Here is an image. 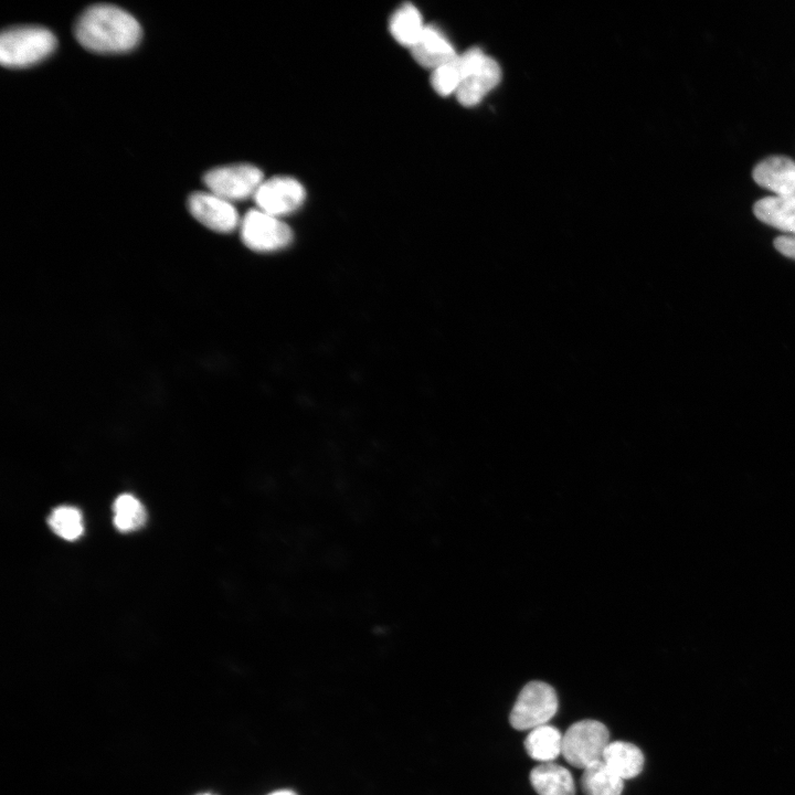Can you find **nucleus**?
Listing matches in <instances>:
<instances>
[{"instance_id":"f257e3e1","label":"nucleus","mask_w":795,"mask_h":795,"mask_svg":"<svg viewBox=\"0 0 795 795\" xmlns=\"http://www.w3.org/2000/svg\"><path fill=\"white\" fill-rule=\"evenodd\" d=\"M74 33L85 49L97 53H119L135 47L141 36L138 21L113 4H94L77 19Z\"/></svg>"},{"instance_id":"f03ea898","label":"nucleus","mask_w":795,"mask_h":795,"mask_svg":"<svg viewBox=\"0 0 795 795\" xmlns=\"http://www.w3.org/2000/svg\"><path fill=\"white\" fill-rule=\"evenodd\" d=\"M55 46V35L46 28H8L0 36V62L6 67H26L47 57Z\"/></svg>"},{"instance_id":"7ed1b4c3","label":"nucleus","mask_w":795,"mask_h":795,"mask_svg":"<svg viewBox=\"0 0 795 795\" xmlns=\"http://www.w3.org/2000/svg\"><path fill=\"white\" fill-rule=\"evenodd\" d=\"M462 78L456 92L457 100L466 107L478 105L501 80L499 64L480 49L471 47L458 54Z\"/></svg>"},{"instance_id":"20e7f679","label":"nucleus","mask_w":795,"mask_h":795,"mask_svg":"<svg viewBox=\"0 0 795 795\" xmlns=\"http://www.w3.org/2000/svg\"><path fill=\"white\" fill-rule=\"evenodd\" d=\"M610 743L607 728L596 720H581L563 734L562 755L566 762L577 768L602 760L603 753Z\"/></svg>"},{"instance_id":"39448f33","label":"nucleus","mask_w":795,"mask_h":795,"mask_svg":"<svg viewBox=\"0 0 795 795\" xmlns=\"http://www.w3.org/2000/svg\"><path fill=\"white\" fill-rule=\"evenodd\" d=\"M558 696L553 687L543 681H530L519 692L509 716L516 730H532L547 724L558 711Z\"/></svg>"},{"instance_id":"423d86ee","label":"nucleus","mask_w":795,"mask_h":795,"mask_svg":"<svg viewBox=\"0 0 795 795\" xmlns=\"http://www.w3.org/2000/svg\"><path fill=\"white\" fill-rule=\"evenodd\" d=\"M244 245L258 253H269L288 246L293 240L290 227L279 218L252 209L240 223Z\"/></svg>"},{"instance_id":"0eeeda50","label":"nucleus","mask_w":795,"mask_h":795,"mask_svg":"<svg viewBox=\"0 0 795 795\" xmlns=\"http://www.w3.org/2000/svg\"><path fill=\"white\" fill-rule=\"evenodd\" d=\"M203 181L210 192L231 202L254 197L264 177L253 165L235 163L211 169Z\"/></svg>"},{"instance_id":"6e6552de","label":"nucleus","mask_w":795,"mask_h":795,"mask_svg":"<svg viewBox=\"0 0 795 795\" xmlns=\"http://www.w3.org/2000/svg\"><path fill=\"white\" fill-rule=\"evenodd\" d=\"M253 198L258 210L280 219L303 205L306 191L295 178L278 176L264 180Z\"/></svg>"},{"instance_id":"1a4fd4ad","label":"nucleus","mask_w":795,"mask_h":795,"mask_svg":"<svg viewBox=\"0 0 795 795\" xmlns=\"http://www.w3.org/2000/svg\"><path fill=\"white\" fill-rule=\"evenodd\" d=\"M192 216L209 230L230 233L241 220L232 203L212 192H194L188 199Z\"/></svg>"},{"instance_id":"9d476101","label":"nucleus","mask_w":795,"mask_h":795,"mask_svg":"<svg viewBox=\"0 0 795 795\" xmlns=\"http://www.w3.org/2000/svg\"><path fill=\"white\" fill-rule=\"evenodd\" d=\"M754 181L777 197L795 199V161L785 156H771L753 169Z\"/></svg>"},{"instance_id":"9b49d317","label":"nucleus","mask_w":795,"mask_h":795,"mask_svg":"<svg viewBox=\"0 0 795 795\" xmlns=\"http://www.w3.org/2000/svg\"><path fill=\"white\" fill-rule=\"evenodd\" d=\"M411 52L421 66L432 71L458 55L449 40L434 25H425Z\"/></svg>"},{"instance_id":"f8f14e48","label":"nucleus","mask_w":795,"mask_h":795,"mask_svg":"<svg viewBox=\"0 0 795 795\" xmlns=\"http://www.w3.org/2000/svg\"><path fill=\"white\" fill-rule=\"evenodd\" d=\"M530 782L539 795H574L575 785L570 771L548 762L532 768Z\"/></svg>"},{"instance_id":"ddd939ff","label":"nucleus","mask_w":795,"mask_h":795,"mask_svg":"<svg viewBox=\"0 0 795 795\" xmlns=\"http://www.w3.org/2000/svg\"><path fill=\"white\" fill-rule=\"evenodd\" d=\"M753 212L763 223L795 235V199L765 197L754 203Z\"/></svg>"},{"instance_id":"4468645a","label":"nucleus","mask_w":795,"mask_h":795,"mask_svg":"<svg viewBox=\"0 0 795 795\" xmlns=\"http://www.w3.org/2000/svg\"><path fill=\"white\" fill-rule=\"evenodd\" d=\"M602 760L622 780L636 777L644 767V754L638 746L624 741L610 742Z\"/></svg>"},{"instance_id":"2eb2a0df","label":"nucleus","mask_w":795,"mask_h":795,"mask_svg":"<svg viewBox=\"0 0 795 795\" xmlns=\"http://www.w3.org/2000/svg\"><path fill=\"white\" fill-rule=\"evenodd\" d=\"M389 29L396 42L411 50L423 33L425 24L418 9L405 2L392 13Z\"/></svg>"},{"instance_id":"dca6fc26","label":"nucleus","mask_w":795,"mask_h":795,"mask_svg":"<svg viewBox=\"0 0 795 795\" xmlns=\"http://www.w3.org/2000/svg\"><path fill=\"white\" fill-rule=\"evenodd\" d=\"M562 739L563 734L547 723L530 730L523 745L531 759L548 763L562 753Z\"/></svg>"},{"instance_id":"f3484780","label":"nucleus","mask_w":795,"mask_h":795,"mask_svg":"<svg viewBox=\"0 0 795 795\" xmlns=\"http://www.w3.org/2000/svg\"><path fill=\"white\" fill-rule=\"evenodd\" d=\"M580 784L585 795H621L624 785L623 780L603 760L583 768Z\"/></svg>"},{"instance_id":"a211bd4d","label":"nucleus","mask_w":795,"mask_h":795,"mask_svg":"<svg viewBox=\"0 0 795 795\" xmlns=\"http://www.w3.org/2000/svg\"><path fill=\"white\" fill-rule=\"evenodd\" d=\"M114 524L121 532L140 528L147 518L142 504L132 495L118 496L113 506Z\"/></svg>"},{"instance_id":"6ab92c4d","label":"nucleus","mask_w":795,"mask_h":795,"mask_svg":"<svg viewBox=\"0 0 795 795\" xmlns=\"http://www.w3.org/2000/svg\"><path fill=\"white\" fill-rule=\"evenodd\" d=\"M52 531L64 540L73 541L84 531L81 511L72 506H60L47 518Z\"/></svg>"},{"instance_id":"aec40b11","label":"nucleus","mask_w":795,"mask_h":795,"mask_svg":"<svg viewBox=\"0 0 795 795\" xmlns=\"http://www.w3.org/2000/svg\"><path fill=\"white\" fill-rule=\"evenodd\" d=\"M457 56L432 71V87L441 96H448L457 92L462 78Z\"/></svg>"},{"instance_id":"412c9836","label":"nucleus","mask_w":795,"mask_h":795,"mask_svg":"<svg viewBox=\"0 0 795 795\" xmlns=\"http://www.w3.org/2000/svg\"><path fill=\"white\" fill-rule=\"evenodd\" d=\"M321 559L325 565L337 569L346 563L347 553L341 548L331 547L322 553Z\"/></svg>"},{"instance_id":"4be33fe9","label":"nucleus","mask_w":795,"mask_h":795,"mask_svg":"<svg viewBox=\"0 0 795 795\" xmlns=\"http://www.w3.org/2000/svg\"><path fill=\"white\" fill-rule=\"evenodd\" d=\"M774 245L781 254L795 259V235H781L775 239Z\"/></svg>"},{"instance_id":"5701e85b","label":"nucleus","mask_w":795,"mask_h":795,"mask_svg":"<svg viewBox=\"0 0 795 795\" xmlns=\"http://www.w3.org/2000/svg\"><path fill=\"white\" fill-rule=\"evenodd\" d=\"M268 795H297V794L290 789H279V791H275Z\"/></svg>"},{"instance_id":"b1692460","label":"nucleus","mask_w":795,"mask_h":795,"mask_svg":"<svg viewBox=\"0 0 795 795\" xmlns=\"http://www.w3.org/2000/svg\"><path fill=\"white\" fill-rule=\"evenodd\" d=\"M202 795H210V794H202Z\"/></svg>"}]
</instances>
